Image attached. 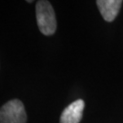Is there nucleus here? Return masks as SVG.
<instances>
[{"label": "nucleus", "instance_id": "1", "mask_svg": "<svg viewBox=\"0 0 123 123\" xmlns=\"http://www.w3.org/2000/svg\"><path fill=\"white\" fill-rule=\"evenodd\" d=\"M37 22L40 32L45 36L53 35L57 29V19L51 4L49 1L40 0L36 5Z\"/></svg>", "mask_w": 123, "mask_h": 123}, {"label": "nucleus", "instance_id": "2", "mask_svg": "<svg viewBox=\"0 0 123 123\" xmlns=\"http://www.w3.org/2000/svg\"><path fill=\"white\" fill-rule=\"evenodd\" d=\"M26 113L22 101L12 99L0 108V123H26Z\"/></svg>", "mask_w": 123, "mask_h": 123}, {"label": "nucleus", "instance_id": "3", "mask_svg": "<svg viewBox=\"0 0 123 123\" xmlns=\"http://www.w3.org/2000/svg\"><path fill=\"white\" fill-rule=\"evenodd\" d=\"M85 102L82 99L72 102L63 110L60 116V123H79L82 119Z\"/></svg>", "mask_w": 123, "mask_h": 123}, {"label": "nucleus", "instance_id": "4", "mask_svg": "<svg viewBox=\"0 0 123 123\" xmlns=\"http://www.w3.org/2000/svg\"><path fill=\"white\" fill-rule=\"evenodd\" d=\"M97 6L101 16L108 22L113 21L117 18L121 7V0H98Z\"/></svg>", "mask_w": 123, "mask_h": 123}]
</instances>
